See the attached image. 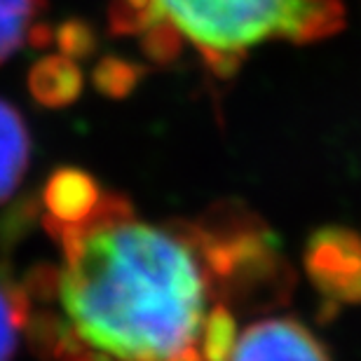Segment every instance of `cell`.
<instances>
[{
    "label": "cell",
    "instance_id": "6",
    "mask_svg": "<svg viewBox=\"0 0 361 361\" xmlns=\"http://www.w3.org/2000/svg\"><path fill=\"white\" fill-rule=\"evenodd\" d=\"M104 190L80 169H61L49 178L42 195V226H71L99 207Z\"/></svg>",
    "mask_w": 361,
    "mask_h": 361
},
{
    "label": "cell",
    "instance_id": "3",
    "mask_svg": "<svg viewBox=\"0 0 361 361\" xmlns=\"http://www.w3.org/2000/svg\"><path fill=\"white\" fill-rule=\"evenodd\" d=\"M190 223L223 305L237 317L288 300L293 270L261 216L237 202H221Z\"/></svg>",
    "mask_w": 361,
    "mask_h": 361
},
{
    "label": "cell",
    "instance_id": "2",
    "mask_svg": "<svg viewBox=\"0 0 361 361\" xmlns=\"http://www.w3.org/2000/svg\"><path fill=\"white\" fill-rule=\"evenodd\" d=\"M113 31L139 35L167 63L190 45L216 78L237 73L251 49L272 40H324L345 26L343 0H113Z\"/></svg>",
    "mask_w": 361,
    "mask_h": 361
},
{
    "label": "cell",
    "instance_id": "8",
    "mask_svg": "<svg viewBox=\"0 0 361 361\" xmlns=\"http://www.w3.org/2000/svg\"><path fill=\"white\" fill-rule=\"evenodd\" d=\"M42 12L45 0H0V63L26 42L47 40L49 28L40 24Z\"/></svg>",
    "mask_w": 361,
    "mask_h": 361
},
{
    "label": "cell",
    "instance_id": "10",
    "mask_svg": "<svg viewBox=\"0 0 361 361\" xmlns=\"http://www.w3.org/2000/svg\"><path fill=\"white\" fill-rule=\"evenodd\" d=\"M24 329L26 314L17 288L0 284V361H12Z\"/></svg>",
    "mask_w": 361,
    "mask_h": 361
},
{
    "label": "cell",
    "instance_id": "11",
    "mask_svg": "<svg viewBox=\"0 0 361 361\" xmlns=\"http://www.w3.org/2000/svg\"><path fill=\"white\" fill-rule=\"evenodd\" d=\"M97 82L111 94H125L136 82V68L125 61L108 59L101 66V73L97 71Z\"/></svg>",
    "mask_w": 361,
    "mask_h": 361
},
{
    "label": "cell",
    "instance_id": "1",
    "mask_svg": "<svg viewBox=\"0 0 361 361\" xmlns=\"http://www.w3.org/2000/svg\"><path fill=\"white\" fill-rule=\"evenodd\" d=\"M59 263L14 286L45 361H204L226 307L190 221L150 223L118 192L87 219L45 226Z\"/></svg>",
    "mask_w": 361,
    "mask_h": 361
},
{
    "label": "cell",
    "instance_id": "7",
    "mask_svg": "<svg viewBox=\"0 0 361 361\" xmlns=\"http://www.w3.org/2000/svg\"><path fill=\"white\" fill-rule=\"evenodd\" d=\"M31 160V136L21 113L0 99V204L17 192Z\"/></svg>",
    "mask_w": 361,
    "mask_h": 361
},
{
    "label": "cell",
    "instance_id": "5",
    "mask_svg": "<svg viewBox=\"0 0 361 361\" xmlns=\"http://www.w3.org/2000/svg\"><path fill=\"white\" fill-rule=\"evenodd\" d=\"M228 361H331L324 343L291 317H270L242 331Z\"/></svg>",
    "mask_w": 361,
    "mask_h": 361
},
{
    "label": "cell",
    "instance_id": "4",
    "mask_svg": "<svg viewBox=\"0 0 361 361\" xmlns=\"http://www.w3.org/2000/svg\"><path fill=\"white\" fill-rule=\"evenodd\" d=\"M305 272L329 305H359L361 235L341 226L312 233L305 244Z\"/></svg>",
    "mask_w": 361,
    "mask_h": 361
},
{
    "label": "cell",
    "instance_id": "9",
    "mask_svg": "<svg viewBox=\"0 0 361 361\" xmlns=\"http://www.w3.org/2000/svg\"><path fill=\"white\" fill-rule=\"evenodd\" d=\"M80 71L63 56L45 59L31 73V90L45 104H66L80 92Z\"/></svg>",
    "mask_w": 361,
    "mask_h": 361
}]
</instances>
